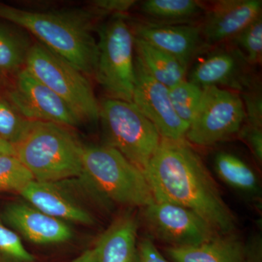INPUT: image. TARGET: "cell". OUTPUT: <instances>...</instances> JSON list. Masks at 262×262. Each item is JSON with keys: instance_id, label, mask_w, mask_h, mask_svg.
I'll use <instances>...</instances> for the list:
<instances>
[{"instance_id": "30", "label": "cell", "mask_w": 262, "mask_h": 262, "mask_svg": "<svg viewBox=\"0 0 262 262\" xmlns=\"http://www.w3.org/2000/svg\"><path fill=\"white\" fill-rule=\"evenodd\" d=\"M241 139L247 143L248 146L258 163L262 161V131L261 127L250 126L244 123L239 133Z\"/></svg>"}, {"instance_id": "8", "label": "cell", "mask_w": 262, "mask_h": 262, "mask_svg": "<svg viewBox=\"0 0 262 262\" xmlns=\"http://www.w3.org/2000/svg\"><path fill=\"white\" fill-rule=\"evenodd\" d=\"M245 121L241 94L213 86L203 88L201 103L185 140L196 146H213L239 134Z\"/></svg>"}, {"instance_id": "29", "label": "cell", "mask_w": 262, "mask_h": 262, "mask_svg": "<svg viewBox=\"0 0 262 262\" xmlns=\"http://www.w3.org/2000/svg\"><path fill=\"white\" fill-rule=\"evenodd\" d=\"M136 4L134 0H96L91 7L101 12L105 15H123Z\"/></svg>"}, {"instance_id": "33", "label": "cell", "mask_w": 262, "mask_h": 262, "mask_svg": "<svg viewBox=\"0 0 262 262\" xmlns=\"http://www.w3.org/2000/svg\"><path fill=\"white\" fill-rule=\"evenodd\" d=\"M72 262H98L96 249L94 247L86 250L80 256Z\"/></svg>"}, {"instance_id": "21", "label": "cell", "mask_w": 262, "mask_h": 262, "mask_svg": "<svg viewBox=\"0 0 262 262\" xmlns=\"http://www.w3.org/2000/svg\"><path fill=\"white\" fill-rule=\"evenodd\" d=\"M215 172L231 187L246 194L258 192L257 177L252 168L237 155L227 151L217 153L214 158Z\"/></svg>"}, {"instance_id": "7", "label": "cell", "mask_w": 262, "mask_h": 262, "mask_svg": "<svg viewBox=\"0 0 262 262\" xmlns=\"http://www.w3.org/2000/svg\"><path fill=\"white\" fill-rule=\"evenodd\" d=\"M24 68L62 98L81 121L99 120L100 103L87 76L61 56L35 43L29 49Z\"/></svg>"}, {"instance_id": "15", "label": "cell", "mask_w": 262, "mask_h": 262, "mask_svg": "<svg viewBox=\"0 0 262 262\" xmlns=\"http://www.w3.org/2000/svg\"><path fill=\"white\" fill-rule=\"evenodd\" d=\"M1 219L5 225L32 244H61L74 237L73 229L67 222L46 214L25 201L7 205Z\"/></svg>"}, {"instance_id": "28", "label": "cell", "mask_w": 262, "mask_h": 262, "mask_svg": "<svg viewBox=\"0 0 262 262\" xmlns=\"http://www.w3.org/2000/svg\"><path fill=\"white\" fill-rule=\"evenodd\" d=\"M244 102L246 121L250 126L261 127L262 125V97L259 84L241 94Z\"/></svg>"}, {"instance_id": "9", "label": "cell", "mask_w": 262, "mask_h": 262, "mask_svg": "<svg viewBox=\"0 0 262 262\" xmlns=\"http://www.w3.org/2000/svg\"><path fill=\"white\" fill-rule=\"evenodd\" d=\"M141 208L148 233L167 247L199 246L221 234L194 211L178 205L154 201Z\"/></svg>"}, {"instance_id": "10", "label": "cell", "mask_w": 262, "mask_h": 262, "mask_svg": "<svg viewBox=\"0 0 262 262\" xmlns=\"http://www.w3.org/2000/svg\"><path fill=\"white\" fill-rule=\"evenodd\" d=\"M85 186L82 177L55 182L34 180L19 194L24 201L58 220L93 225L95 217L89 211L87 202H84L86 199H83L82 190Z\"/></svg>"}, {"instance_id": "17", "label": "cell", "mask_w": 262, "mask_h": 262, "mask_svg": "<svg viewBox=\"0 0 262 262\" xmlns=\"http://www.w3.org/2000/svg\"><path fill=\"white\" fill-rule=\"evenodd\" d=\"M139 220L132 212L119 216L95 245L98 262H136Z\"/></svg>"}, {"instance_id": "5", "label": "cell", "mask_w": 262, "mask_h": 262, "mask_svg": "<svg viewBox=\"0 0 262 262\" xmlns=\"http://www.w3.org/2000/svg\"><path fill=\"white\" fill-rule=\"evenodd\" d=\"M94 77L107 98L132 102L135 84L134 35L125 17L117 15L100 23Z\"/></svg>"}, {"instance_id": "25", "label": "cell", "mask_w": 262, "mask_h": 262, "mask_svg": "<svg viewBox=\"0 0 262 262\" xmlns=\"http://www.w3.org/2000/svg\"><path fill=\"white\" fill-rule=\"evenodd\" d=\"M32 120L19 113L10 101L0 99V138L13 146L27 134Z\"/></svg>"}, {"instance_id": "16", "label": "cell", "mask_w": 262, "mask_h": 262, "mask_svg": "<svg viewBox=\"0 0 262 262\" xmlns=\"http://www.w3.org/2000/svg\"><path fill=\"white\" fill-rule=\"evenodd\" d=\"M261 0H220L206 8L201 25L208 48L229 43L261 15Z\"/></svg>"}, {"instance_id": "2", "label": "cell", "mask_w": 262, "mask_h": 262, "mask_svg": "<svg viewBox=\"0 0 262 262\" xmlns=\"http://www.w3.org/2000/svg\"><path fill=\"white\" fill-rule=\"evenodd\" d=\"M104 16L92 7L39 12L0 4V18L32 33L87 77L96 71L98 46L94 32Z\"/></svg>"}, {"instance_id": "18", "label": "cell", "mask_w": 262, "mask_h": 262, "mask_svg": "<svg viewBox=\"0 0 262 262\" xmlns=\"http://www.w3.org/2000/svg\"><path fill=\"white\" fill-rule=\"evenodd\" d=\"M244 250L245 243L233 232L199 246L165 247L164 253L173 262H244Z\"/></svg>"}, {"instance_id": "31", "label": "cell", "mask_w": 262, "mask_h": 262, "mask_svg": "<svg viewBox=\"0 0 262 262\" xmlns=\"http://www.w3.org/2000/svg\"><path fill=\"white\" fill-rule=\"evenodd\" d=\"M138 262H170L164 257L150 238L142 239L137 247Z\"/></svg>"}, {"instance_id": "4", "label": "cell", "mask_w": 262, "mask_h": 262, "mask_svg": "<svg viewBox=\"0 0 262 262\" xmlns=\"http://www.w3.org/2000/svg\"><path fill=\"white\" fill-rule=\"evenodd\" d=\"M82 177L111 205L143 208L154 201L144 173L106 144L84 146Z\"/></svg>"}, {"instance_id": "26", "label": "cell", "mask_w": 262, "mask_h": 262, "mask_svg": "<svg viewBox=\"0 0 262 262\" xmlns=\"http://www.w3.org/2000/svg\"><path fill=\"white\" fill-rule=\"evenodd\" d=\"M229 43L242 53L250 65L256 66L262 60V17L260 15L235 36Z\"/></svg>"}, {"instance_id": "19", "label": "cell", "mask_w": 262, "mask_h": 262, "mask_svg": "<svg viewBox=\"0 0 262 262\" xmlns=\"http://www.w3.org/2000/svg\"><path fill=\"white\" fill-rule=\"evenodd\" d=\"M139 12L146 20L155 24H195L204 15L206 8L196 0H146L141 2Z\"/></svg>"}, {"instance_id": "14", "label": "cell", "mask_w": 262, "mask_h": 262, "mask_svg": "<svg viewBox=\"0 0 262 262\" xmlns=\"http://www.w3.org/2000/svg\"><path fill=\"white\" fill-rule=\"evenodd\" d=\"M134 35L173 57L189 70L196 57L208 48L196 24H165L136 21L130 24Z\"/></svg>"}, {"instance_id": "6", "label": "cell", "mask_w": 262, "mask_h": 262, "mask_svg": "<svg viewBox=\"0 0 262 262\" xmlns=\"http://www.w3.org/2000/svg\"><path fill=\"white\" fill-rule=\"evenodd\" d=\"M99 120L105 144L115 148L144 173L162 140L155 125L134 103L107 98L100 103Z\"/></svg>"}, {"instance_id": "34", "label": "cell", "mask_w": 262, "mask_h": 262, "mask_svg": "<svg viewBox=\"0 0 262 262\" xmlns=\"http://www.w3.org/2000/svg\"><path fill=\"white\" fill-rule=\"evenodd\" d=\"M7 155H16L15 147L0 138V156Z\"/></svg>"}, {"instance_id": "24", "label": "cell", "mask_w": 262, "mask_h": 262, "mask_svg": "<svg viewBox=\"0 0 262 262\" xmlns=\"http://www.w3.org/2000/svg\"><path fill=\"white\" fill-rule=\"evenodd\" d=\"M34 180L32 174L16 155L0 156V192L20 194Z\"/></svg>"}, {"instance_id": "1", "label": "cell", "mask_w": 262, "mask_h": 262, "mask_svg": "<svg viewBox=\"0 0 262 262\" xmlns=\"http://www.w3.org/2000/svg\"><path fill=\"white\" fill-rule=\"evenodd\" d=\"M144 174L155 201L194 211L221 234L235 232V216L201 157L185 139H162Z\"/></svg>"}, {"instance_id": "11", "label": "cell", "mask_w": 262, "mask_h": 262, "mask_svg": "<svg viewBox=\"0 0 262 262\" xmlns=\"http://www.w3.org/2000/svg\"><path fill=\"white\" fill-rule=\"evenodd\" d=\"M252 67L232 45L216 46L194 63L187 80L201 89L213 86L241 94L259 84Z\"/></svg>"}, {"instance_id": "20", "label": "cell", "mask_w": 262, "mask_h": 262, "mask_svg": "<svg viewBox=\"0 0 262 262\" xmlns=\"http://www.w3.org/2000/svg\"><path fill=\"white\" fill-rule=\"evenodd\" d=\"M134 51L146 72L168 89L186 80L187 71L173 57L135 36Z\"/></svg>"}, {"instance_id": "12", "label": "cell", "mask_w": 262, "mask_h": 262, "mask_svg": "<svg viewBox=\"0 0 262 262\" xmlns=\"http://www.w3.org/2000/svg\"><path fill=\"white\" fill-rule=\"evenodd\" d=\"M9 101L20 115L32 121L53 122L63 126H78L80 117L58 95L24 68L19 71Z\"/></svg>"}, {"instance_id": "27", "label": "cell", "mask_w": 262, "mask_h": 262, "mask_svg": "<svg viewBox=\"0 0 262 262\" xmlns=\"http://www.w3.org/2000/svg\"><path fill=\"white\" fill-rule=\"evenodd\" d=\"M0 262H35L15 231L0 220Z\"/></svg>"}, {"instance_id": "23", "label": "cell", "mask_w": 262, "mask_h": 262, "mask_svg": "<svg viewBox=\"0 0 262 262\" xmlns=\"http://www.w3.org/2000/svg\"><path fill=\"white\" fill-rule=\"evenodd\" d=\"M168 89L174 112L189 127L201 103L203 89L184 80Z\"/></svg>"}, {"instance_id": "32", "label": "cell", "mask_w": 262, "mask_h": 262, "mask_svg": "<svg viewBox=\"0 0 262 262\" xmlns=\"http://www.w3.org/2000/svg\"><path fill=\"white\" fill-rule=\"evenodd\" d=\"M244 262H262V237L254 234L245 243Z\"/></svg>"}, {"instance_id": "22", "label": "cell", "mask_w": 262, "mask_h": 262, "mask_svg": "<svg viewBox=\"0 0 262 262\" xmlns=\"http://www.w3.org/2000/svg\"><path fill=\"white\" fill-rule=\"evenodd\" d=\"M32 46L24 36L0 27V70H23Z\"/></svg>"}, {"instance_id": "13", "label": "cell", "mask_w": 262, "mask_h": 262, "mask_svg": "<svg viewBox=\"0 0 262 262\" xmlns=\"http://www.w3.org/2000/svg\"><path fill=\"white\" fill-rule=\"evenodd\" d=\"M132 102L156 127L162 139H185L189 125L174 112L166 86L153 78L135 57V84Z\"/></svg>"}, {"instance_id": "3", "label": "cell", "mask_w": 262, "mask_h": 262, "mask_svg": "<svg viewBox=\"0 0 262 262\" xmlns=\"http://www.w3.org/2000/svg\"><path fill=\"white\" fill-rule=\"evenodd\" d=\"M15 149L37 182H60L82 176L84 146L68 127L33 121Z\"/></svg>"}]
</instances>
